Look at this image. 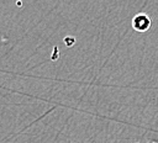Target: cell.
I'll list each match as a JSON object with an SVG mask.
<instances>
[{"mask_svg":"<svg viewBox=\"0 0 158 143\" xmlns=\"http://www.w3.org/2000/svg\"><path fill=\"white\" fill-rule=\"evenodd\" d=\"M152 21L147 14H137L132 18V27L137 32H146L151 28Z\"/></svg>","mask_w":158,"mask_h":143,"instance_id":"obj_1","label":"cell"}]
</instances>
